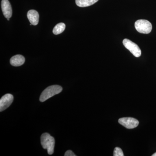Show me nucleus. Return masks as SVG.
Segmentation results:
<instances>
[{
	"instance_id": "obj_15",
	"label": "nucleus",
	"mask_w": 156,
	"mask_h": 156,
	"mask_svg": "<svg viewBox=\"0 0 156 156\" xmlns=\"http://www.w3.org/2000/svg\"><path fill=\"white\" fill-rule=\"evenodd\" d=\"M7 20H10V19H9V18H8V19H7Z\"/></svg>"
},
{
	"instance_id": "obj_11",
	"label": "nucleus",
	"mask_w": 156,
	"mask_h": 156,
	"mask_svg": "<svg viewBox=\"0 0 156 156\" xmlns=\"http://www.w3.org/2000/svg\"><path fill=\"white\" fill-rule=\"evenodd\" d=\"M66 28V25L63 23H60L55 26L53 28V32L55 35H58L62 33Z\"/></svg>"
},
{
	"instance_id": "obj_14",
	"label": "nucleus",
	"mask_w": 156,
	"mask_h": 156,
	"mask_svg": "<svg viewBox=\"0 0 156 156\" xmlns=\"http://www.w3.org/2000/svg\"><path fill=\"white\" fill-rule=\"evenodd\" d=\"M152 156H156V152L154 154H153L152 155Z\"/></svg>"
},
{
	"instance_id": "obj_6",
	"label": "nucleus",
	"mask_w": 156,
	"mask_h": 156,
	"mask_svg": "<svg viewBox=\"0 0 156 156\" xmlns=\"http://www.w3.org/2000/svg\"><path fill=\"white\" fill-rule=\"evenodd\" d=\"M14 100L13 95L7 94L4 95L0 99V111L5 110L11 105Z\"/></svg>"
},
{
	"instance_id": "obj_10",
	"label": "nucleus",
	"mask_w": 156,
	"mask_h": 156,
	"mask_svg": "<svg viewBox=\"0 0 156 156\" xmlns=\"http://www.w3.org/2000/svg\"><path fill=\"white\" fill-rule=\"evenodd\" d=\"M98 0H76L77 5L80 7H89L94 5L98 2Z\"/></svg>"
},
{
	"instance_id": "obj_12",
	"label": "nucleus",
	"mask_w": 156,
	"mask_h": 156,
	"mask_svg": "<svg viewBox=\"0 0 156 156\" xmlns=\"http://www.w3.org/2000/svg\"><path fill=\"white\" fill-rule=\"evenodd\" d=\"M113 155L114 156H124L123 151L122 149L120 147H116L115 148L114 151Z\"/></svg>"
},
{
	"instance_id": "obj_13",
	"label": "nucleus",
	"mask_w": 156,
	"mask_h": 156,
	"mask_svg": "<svg viewBox=\"0 0 156 156\" xmlns=\"http://www.w3.org/2000/svg\"><path fill=\"white\" fill-rule=\"evenodd\" d=\"M65 156H76L75 154L72 151L69 150L66 152Z\"/></svg>"
},
{
	"instance_id": "obj_1",
	"label": "nucleus",
	"mask_w": 156,
	"mask_h": 156,
	"mask_svg": "<svg viewBox=\"0 0 156 156\" xmlns=\"http://www.w3.org/2000/svg\"><path fill=\"white\" fill-rule=\"evenodd\" d=\"M41 144L43 148L47 150L49 154H53L55 146L54 137L48 133H44L41 136Z\"/></svg>"
},
{
	"instance_id": "obj_7",
	"label": "nucleus",
	"mask_w": 156,
	"mask_h": 156,
	"mask_svg": "<svg viewBox=\"0 0 156 156\" xmlns=\"http://www.w3.org/2000/svg\"><path fill=\"white\" fill-rule=\"evenodd\" d=\"M1 6L5 17L7 19L11 18L12 16V10L11 4L9 0H2Z\"/></svg>"
},
{
	"instance_id": "obj_2",
	"label": "nucleus",
	"mask_w": 156,
	"mask_h": 156,
	"mask_svg": "<svg viewBox=\"0 0 156 156\" xmlns=\"http://www.w3.org/2000/svg\"><path fill=\"white\" fill-rule=\"evenodd\" d=\"M62 90V87L58 85H53L48 87L42 92L40 101L41 102H44L54 95L59 94Z\"/></svg>"
},
{
	"instance_id": "obj_9",
	"label": "nucleus",
	"mask_w": 156,
	"mask_h": 156,
	"mask_svg": "<svg viewBox=\"0 0 156 156\" xmlns=\"http://www.w3.org/2000/svg\"><path fill=\"white\" fill-rule=\"evenodd\" d=\"M25 58L21 55H16L11 57L10 63L14 66H19L24 64Z\"/></svg>"
},
{
	"instance_id": "obj_8",
	"label": "nucleus",
	"mask_w": 156,
	"mask_h": 156,
	"mask_svg": "<svg viewBox=\"0 0 156 156\" xmlns=\"http://www.w3.org/2000/svg\"><path fill=\"white\" fill-rule=\"evenodd\" d=\"M27 17L32 25H37L39 20V14L37 11L34 10H30L27 12Z\"/></svg>"
},
{
	"instance_id": "obj_3",
	"label": "nucleus",
	"mask_w": 156,
	"mask_h": 156,
	"mask_svg": "<svg viewBox=\"0 0 156 156\" xmlns=\"http://www.w3.org/2000/svg\"><path fill=\"white\" fill-rule=\"evenodd\" d=\"M134 26L138 32L144 34H149L152 29L151 23L146 20L141 19L136 20Z\"/></svg>"
},
{
	"instance_id": "obj_5",
	"label": "nucleus",
	"mask_w": 156,
	"mask_h": 156,
	"mask_svg": "<svg viewBox=\"0 0 156 156\" xmlns=\"http://www.w3.org/2000/svg\"><path fill=\"white\" fill-rule=\"evenodd\" d=\"M119 122L128 129H133L136 128L139 125L138 120L130 117L121 118L119 120Z\"/></svg>"
},
{
	"instance_id": "obj_4",
	"label": "nucleus",
	"mask_w": 156,
	"mask_h": 156,
	"mask_svg": "<svg viewBox=\"0 0 156 156\" xmlns=\"http://www.w3.org/2000/svg\"><path fill=\"white\" fill-rule=\"evenodd\" d=\"M123 45L126 49L130 51L135 57H139L141 56V51L138 45L129 39H125L123 41Z\"/></svg>"
}]
</instances>
